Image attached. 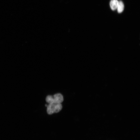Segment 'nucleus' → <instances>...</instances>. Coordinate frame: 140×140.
<instances>
[{"instance_id": "obj_2", "label": "nucleus", "mask_w": 140, "mask_h": 140, "mask_svg": "<svg viewBox=\"0 0 140 140\" xmlns=\"http://www.w3.org/2000/svg\"><path fill=\"white\" fill-rule=\"evenodd\" d=\"M62 108L61 103H50L47 106V111L48 114L51 115L59 112Z\"/></svg>"}, {"instance_id": "obj_3", "label": "nucleus", "mask_w": 140, "mask_h": 140, "mask_svg": "<svg viewBox=\"0 0 140 140\" xmlns=\"http://www.w3.org/2000/svg\"><path fill=\"white\" fill-rule=\"evenodd\" d=\"M118 1L117 0H111L110 5L111 9L114 10L117 9Z\"/></svg>"}, {"instance_id": "obj_1", "label": "nucleus", "mask_w": 140, "mask_h": 140, "mask_svg": "<svg viewBox=\"0 0 140 140\" xmlns=\"http://www.w3.org/2000/svg\"><path fill=\"white\" fill-rule=\"evenodd\" d=\"M62 95L60 93H57L53 96L49 95L46 97V101L48 103H61L63 101Z\"/></svg>"}, {"instance_id": "obj_4", "label": "nucleus", "mask_w": 140, "mask_h": 140, "mask_svg": "<svg viewBox=\"0 0 140 140\" xmlns=\"http://www.w3.org/2000/svg\"><path fill=\"white\" fill-rule=\"evenodd\" d=\"M117 9L118 12L119 13L122 12L123 10L124 5L122 1H118Z\"/></svg>"}]
</instances>
